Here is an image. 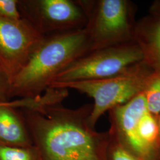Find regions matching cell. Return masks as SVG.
I'll return each mask as SVG.
<instances>
[{
    "mask_svg": "<svg viewBox=\"0 0 160 160\" xmlns=\"http://www.w3.org/2000/svg\"><path fill=\"white\" fill-rule=\"evenodd\" d=\"M149 11L150 14L155 16H160V0L155 1L152 3L150 6Z\"/></svg>",
    "mask_w": 160,
    "mask_h": 160,
    "instance_id": "16",
    "label": "cell"
},
{
    "mask_svg": "<svg viewBox=\"0 0 160 160\" xmlns=\"http://www.w3.org/2000/svg\"><path fill=\"white\" fill-rule=\"evenodd\" d=\"M143 61L142 52L134 40L106 47L76 59L58 75L51 86L112 77Z\"/></svg>",
    "mask_w": 160,
    "mask_h": 160,
    "instance_id": "5",
    "label": "cell"
},
{
    "mask_svg": "<svg viewBox=\"0 0 160 160\" xmlns=\"http://www.w3.org/2000/svg\"><path fill=\"white\" fill-rule=\"evenodd\" d=\"M158 126H159V135H160V113L158 117Z\"/></svg>",
    "mask_w": 160,
    "mask_h": 160,
    "instance_id": "17",
    "label": "cell"
},
{
    "mask_svg": "<svg viewBox=\"0 0 160 160\" xmlns=\"http://www.w3.org/2000/svg\"><path fill=\"white\" fill-rule=\"evenodd\" d=\"M92 109H69L62 103L20 109L40 160H106L109 132L89 125Z\"/></svg>",
    "mask_w": 160,
    "mask_h": 160,
    "instance_id": "1",
    "label": "cell"
},
{
    "mask_svg": "<svg viewBox=\"0 0 160 160\" xmlns=\"http://www.w3.org/2000/svg\"><path fill=\"white\" fill-rule=\"evenodd\" d=\"M0 104H1V103H0Z\"/></svg>",
    "mask_w": 160,
    "mask_h": 160,
    "instance_id": "19",
    "label": "cell"
},
{
    "mask_svg": "<svg viewBox=\"0 0 160 160\" xmlns=\"http://www.w3.org/2000/svg\"><path fill=\"white\" fill-rule=\"evenodd\" d=\"M18 0H0V18L20 20L22 16L18 7Z\"/></svg>",
    "mask_w": 160,
    "mask_h": 160,
    "instance_id": "14",
    "label": "cell"
},
{
    "mask_svg": "<svg viewBox=\"0 0 160 160\" xmlns=\"http://www.w3.org/2000/svg\"><path fill=\"white\" fill-rule=\"evenodd\" d=\"M11 79L0 67V103L9 102L11 96Z\"/></svg>",
    "mask_w": 160,
    "mask_h": 160,
    "instance_id": "15",
    "label": "cell"
},
{
    "mask_svg": "<svg viewBox=\"0 0 160 160\" xmlns=\"http://www.w3.org/2000/svg\"><path fill=\"white\" fill-rule=\"evenodd\" d=\"M106 160H142L132 154L109 135V143L106 150Z\"/></svg>",
    "mask_w": 160,
    "mask_h": 160,
    "instance_id": "13",
    "label": "cell"
},
{
    "mask_svg": "<svg viewBox=\"0 0 160 160\" xmlns=\"http://www.w3.org/2000/svg\"><path fill=\"white\" fill-rule=\"evenodd\" d=\"M87 17L90 52L133 40L135 7L128 0L78 1Z\"/></svg>",
    "mask_w": 160,
    "mask_h": 160,
    "instance_id": "4",
    "label": "cell"
},
{
    "mask_svg": "<svg viewBox=\"0 0 160 160\" xmlns=\"http://www.w3.org/2000/svg\"><path fill=\"white\" fill-rule=\"evenodd\" d=\"M143 93L149 112L158 118L160 113V70L154 69Z\"/></svg>",
    "mask_w": 160,
    "mask_h": 160,
    "instance_id": "11",
    "label": "cell"
},
{
    "mask_svg": "<svg viewBox=\"0 0 160 160\" xmlns=\"http://www.w3.org/2000/svg\"><path fill=\"white\" fill-rule=\"evenodd\" d=\"M137 130L139 139L155 157L160 144L158 118L147 110L138 121Z\"/></svg>",
    "mask_w": 160,
    "mask_h": 160,
    "instance_id": "10",
    "label": "cell"
},
{
    "mask_svg": "<svg viewBox=\"0 0 160 160\" xmlns=\"http://www.w3.org/2000/svg\"><path fill=\"white\" fill-rule=\"evenodd\" d=\"M90 52L84 29L45 36L11 81V96L34 98L49 88L58 75Z\"/></svg>",
    "mask_w": 160,
    "mask_h": 160,
    "instance_id": "2",
    "label": "cell"
},
{
    "mask_svg": "<svg viewBox=\"0 0 160 160\" xmlns=\"http://www.w3.org/2000/svg\"><path fill=\"white\" fill-rule=\"evenodd\" d=\"M44 37L23 18H0V67L11 81Z\"/></svg>",
    "mask_w": 160,
    "mask_h": 160,
    "instance_id": "7",
    "label": "cell"
},
{
    "mask_svg": "<svg viewBox=\"0 0 160 160\" xmlns=\"http://www.w3.org/2000/svg\"><path fill=\"white\" fill-rule=\"evenodd\" d=\"M22 18L43 36L84 29L87 17L78 1L18 0Z\"/></svg>",
    "mask_w": 160,
    "mask_h": 160,
    "instance_id": "6",
    "label": "cell"
},
{
    "mask_svg": "<svg viewBox=\"0 0 160 160\" xmlns=\"http://www.w3.org/2000/svg\"><path fill=\"white\" fill-rule=\"evenodd\" d=\"M154 71L143 61L112 77L57 84L49 88L73 89L92 97L94 104L88 122L94 129L97 121L106 112L128 103L143 92Z\"/></svg>",
    "mask_w": 160,
    "mask_h": 160,
    "instance_id": "3",
    "label": "cell"
},
{
    "mask_svg": "<svg viewBox=\"0 0 160 160\" xmlns=\"http://www.w3.org/2000/svg\"><path fill=\"white\" fill-rule=\"evenodd\" d=\"M157 17L158 18V20H159V22H160V16H157Z\"/></svg>",
    "mask_w": 160,
    "mask_h": 160,
    "instance_id": "18",
    "label": "cell"
},
{
    "mask_svg": "<svg viewBox=\"0 0 160 160\" xmlns=\"http://www.w3.org/2000/svg\"><path fill=\"white\" fill-rule=\"evenodd\" d=\"M148 110L143 92L124 104L109 111L110 137L142 160H154L152 154L142 143L138 135V123Z\"/></svg>",
    "mask_w": 160,
    "mask_h": 160,
    "instance_id": "8",
    "label": "cell"
},
{
    "mask_svg": "<svg viewBox=\"0 0 160 160\" xmlns=\"http://www.w3.org/2000/svg\"><path fill=\"white\" fill-rule=\"evenodd\" d=\"M133 40L142 52L143 61L155 70H160V23L149 15L137 22Z\"/></svg>",
    "mask_w": 160,
    "mask_h": 160,
    "instance_id": "9",
    "label": "cell"
},
{
    "mask_svg": "<svg viewBox=\"0 0 160 160\" xmlns=\"http://www.w3.org/2000/svg\"><path fill=\"white\" fill-rule=\"evenodd\" d=\"M0 160H40V157L34 145L26 148L0 145Z\"/></svg>",
    "mask_w": 160,
    "mask_h": 160,
    "instance_id": "12",
    "label": "cell"
}]
</instances>
